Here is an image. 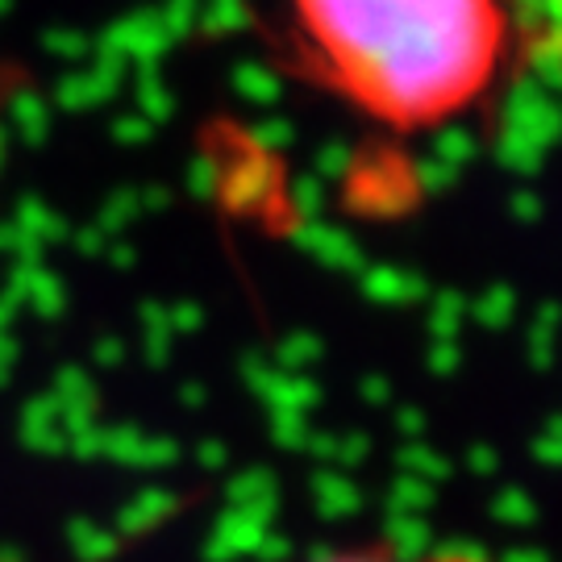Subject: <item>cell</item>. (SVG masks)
<instances>
[{"label":"cell","instance_id":"1","mask_svg":"<svg viewBox=\"0 0 562 562\" xmlns=\"http://www.w3.org/2000/svg\"><path fill=\"white\" fill-rule=\"evenodd\" d=\"M308 80L396 138L480 117L562 50V0H283Z\"/></svg>","mask_w":562,"mask_h":562},{"label":"cell","instance_id":"2","mask_svg":"<svg viewBox=\"0 0 562 562\" xmlns=\"http://www.w3.org/2000/svg\"><path fill=\"white\" fill-rule=\"evenodd\" d=\"M313 562H496L487 559V554H480V550H425V554H408V550H401V546H346V550H329V554H322V559Z\"/></svg>","mask_w":562,"mask_h":562}]
</instances>
